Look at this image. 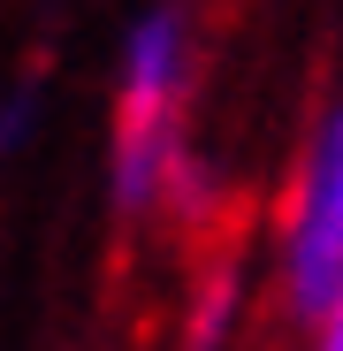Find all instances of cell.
I'll return each mask as SVG.
<instances>
[{"label":"cell","mask_w":343,"mask_h":351,"mask_svg":"<svg viewBox=\"0 0 343 351\" xmlns=\"http://www.w3.org/2000/svg\"><path fill=\"white\" fill-rule=\"evenodd\" d=\"M176 99H183V16L153 8L130 31L123 123H114V206L123 214L153 206L176 168Z\"/></svg>","instance_id":"obj_1"},{"label":"cell","mask_w":343,"mask_h":351,"mask_svg":"<svg viewBox=\"0 0 343 351\" xmlns=\"http://www.w3.org/2000/svg\"><path fill=\"white\" fill-rule=\"evenodd\" d=\"M282 282L305 321L343 290V107L320 123L305 184H298V221H290V252H282Z\"/></svg>","instance_id":"obj_2"},{"label":"cell","mask_w":343,"mask_h":351,"mask_svg":"<svg viewBox=\"0 0 343 351\" xmlns=\"http://www.w3.org/2000/svg\"><path fill=\"white\" fill-rule=\"evenodd\" d=\"M313 351H343V290L320 306V321H313Z\"/></svg>","instance_id":"obj_3"}]
</instances>
